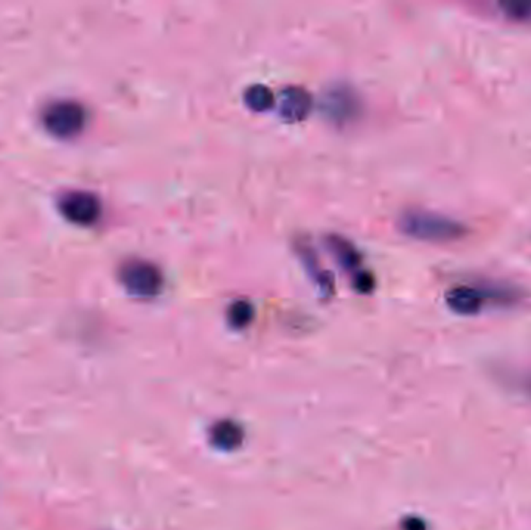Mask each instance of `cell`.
Masks as SVG:
<instances>
[{"label": "cell", "instance_id": "obj_7", "mask_svg": "<svg viewBox=\"0 0 531 530\" xmlns=\"http://www.w3.org/2000/svg\"><path fill=\"white\" fill-rule=\"evenodd\" d=\"M485 296L480 289L468 285H460L449 289L446 295V304L450 310L465 316L479 313L485 305Z\"/></svg>", "mask_w": 531, "mask_h": 530}, {"label": "cell", "instance_id": "obj_4", "mask_svg": "<svg viewBox=\"0 0 531 530\" xmlns=\"http://www.w3.org/2000/svg\"><path fill=\"white\" fill-rule=\"evenodd\" d=\"M59 208L65 218L80 225H93L101 215L99 198L91 191L75 190L65 193L59 202Z\"/></svg>", "mask_w": 531, "mask_h": 530}, {"label": "cell", "instance_id": "obj_10", "mask_svg": "<svg viewBox=\"0 0 531 530\" xmlns=\"http://www.w3.org/2000/svg\"><path fill=\"white\" fill-rule=\"evenodd\" d=\"M505 18L518 23H531V2H509L499 4Z\"/></svg>", "mask_w": 531, "mask_h": 530}, {"label": "cell", "instance_id": "obj_5", "mask_svg": "<svg viewBox=\"0 0 531 530\" xmlns=\"http://www.w3.org/2000/svg\"><path fill=\"white\" fill-rule=\"evenodd\" d=\"M329 248L335 255V260L341 263L348 272L354 276V288L359 289L361 293H369L373 289V277L369 272L359 269L361 268V255L352 243L347 242L342 236H329Z\"/></svg>", "mask_w": 531, "mask_h": 530}, {"label": "cell", "instance_id": "obj_12", "mask_svg": "<svg viewBox=\"0 0 531 530\" xmlns=\"http://www.w3.org/2000/svg\"><path fill=\"white\" fill-rule=\"evenodd\" d=\"M405 530H426V526L420 518H407L403 525Z\"/></svg>", "mask_w": 531, "mask_h": 530}, {"label": "cell", "instance_id": "obj_1", "mask_svg": "<svg viewBox=\"0 0 531 530\" xmlns=\"http://www.w3.org/2000/svg\"><path fill=\"white\" fill-rule=\"evenodd\" d=\"M399 227L405 235L431 243L454 242L468 232L460 221L426 210H412L403 215Z\"/></svg>", "mask_w": 531, "mask_h": 530}, {"label": "cell", "instance_id": "obj_2", "mask_svg": "<svg viewBox=\"0 0 531 530\" xmlns=\"http://www.w3.org/2000/svg\"><path fill=\"white\" fill-rule=\"evenodd\" d=\"M120 280L129 295L154 297L163 287V276L156 265L144 260L127 261L120 269Z\"/></svg>", "mask_w": 531, "mask_h": 530}, {"label": "cell", "instance_id": "obj_13", "mask_svg": "<svg viewBox=\"0 0 531 530\" xmlns=\"http://www.w3.org/2000/svg\"><path fill=\"white\" fill-rule=\"evenodd\" d=\"M526 389L528 393H531V376H528L526 380Z\"/></svg>", "mask_w": 531, "mask_h": 530}, {"label": "cell", "instance_id": "obj_3", "mask_svg": "<svg viewBox=\"0 0 531 530\" xmlns=\"http://www.w3.org/2000/svg\"><path fill=\"white\" fill-rule=\"evenodd\" d=\"M44 125L57 137H74L86 125V110L72 100L55 102L44 112Z\"/></svg>", "mask_w": 531, "mask_h": 530}, {"label": "cell", "instance_id": "obj_6", "mask_svg": "<svg viewBox=\"0 0 531 530\" xmlns=\"http://www.w3.org/2000/svg\"><path fill=\"white\" fill-rule=\"evenodd\" d=\"M312 110L311 93L299 86L286 87L278 99V112L284 120L300 121L309 116Z\"/></svg>", "mask_w": 531, "mask_h": 530}, {"label": "cell", "instance_id": "obj_9", "mask_svg": "<svg viewBox=\"0 0 531 530\" xmlns=\"http://www.w3.org/2000/svg\"><path fill=\"white\" fill-rule=\"evenodd\" d=\"M244 103L248 110L255 112H263V110H271L272 104L275 103L274 93L267 86L263 84H255L246 89L244 93Z\"/></svg>", "mask_w": 531, "mask_h": 530}, {"label": "cell", "instance_id": "obj_11", "mask_svg": "<svg viewBox=\"0 0 531 530\" xmlns=\"http://www.w3.org/2000/svg\"><path fill=\"white\" fill-rule=\"evenodd\" d=\"M254 317V306L248 304V300H238L229 310V321L233 327L243 329Z\"/></svg>", "mask_w": 531, "mask_h": 530}, {"label": "cell", "instance_id": "obj_8", "mask_svg": "<svg viewBox=\"0 0 531 530\" xmlns=\"http://www.w3.org/2000/svg\"><path fill=\"white\" fill-rule=\"evenodd\" d=\"M243 428L231 420L220 421L210 431V442L220 450H235L243 444Z\"/></svg>", "mask_w": 531, "mask_h": 530}]
</instances>
